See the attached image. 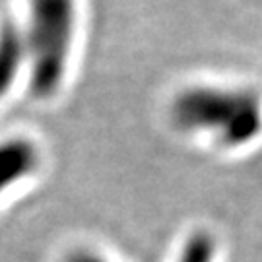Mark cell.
<instances>
[{
	"mask_svg": "<svg viewBox=\"0 0 262 262\" xmlns=\"http://www.w3.org/2000/svg\"><path fill=\"white\" fill-rule=\"evenodd\" d=\"M169 117L179 130L237 150L262 134V97L249 88L194 84L175 94Z\"/></svg>",
	"mask_w": 262,
	"mask_h": 262,
	"instance_id": "6da1fadb",
	"label": "cell"
},
{
	"mask_svg": "<svg viewBox=\"0 0 262 262\" xmlns=\"http://www.w3.org/2000/svg\"><path fill=\"white\" fill-rule=\"evenodd\" d=\"M26 51V84L35 99H53L66 82L76 31V0H26L19 24Z\"/></svg>",
	"mask_w": 262,
	"mask_h": 262,
	"instance_id": "7a4b0ae2",
	"label": "cell"
},
{
	"mask_svg": "<svg viewBox=\"0 0 262 262\" xmlns=\"http://www.w3.org/2000/svg\"><path fill=\"white\" fill-rule=\"evenodd\" d=\"M41 165V151L31 138L10 136L0 140V196L31 177Z\"/></svg>",
	"mask_w": 262,
	"mask_h": 262,
	"instance_id": "3957f363",
	"label": "cell"
},
{
	"mask_svg": "<svg viewBox=\"0 0 262 262\" xmlns=\"http://www.w3.org/2000/svg\"><path fill=\"white\" fill-rule=\"evenodd\" d=\"M26 80V51L19 31V21L0 19V103L12 90Z\"/></svg>",
	"mask_w": 262,
	"mask_h": 262,
	"instance_id": "277c9868",
	"label": "cell"
},
{
	"mask_svg": "<svg viewBox=\"0 0 262 262\" xmlns=\"http://www.w3.org/2000/svg\"><path fill=\"white\" fill-rule=\"evenodd\" d=\"M214 239L208 233H194L183 245L177 262H214Z\"/></svg>",
	"mask_w": 262,
	"mask_h": 262,
	"instance_id": "5b68a950",
	"label": "cell"
},
{
	"mask_svg": "<svg viewBox=\"0 0 262 262\" xmlns=\"http://www.w3.org/2000/svg\"><path fill=\"white\" fill-rule=\"evenodd\" d=\"M66 262H109L105 260L101 254H95L92 251H78V253H72Z\"/></svg>",
	"mask_w": 262,
	"mask_h": 262,
	"instance_id": "8992f818",
	"label": "cell"
}]
</instances>
